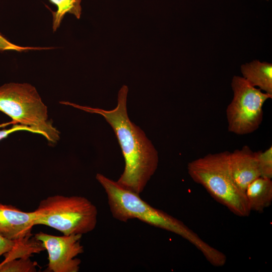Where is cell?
<instances>
[{
  "instance_id": "6da1fadb",
  "label": "cell",
  "mask_w": 272,
  "mask_h": 272,
  "mask_svg": "<svg viewBox=\"0 0 272 272\" xmlns=\"http://www.w3.org/2000/svg\"><path fill=\"white\" fill-rule=\"evenodd\" d=\"M128 87L123 85L118 94L117 105L113 109L105 110L71 105L88 112L102 115L113 129L125 161L123 173L116 181L123 187L140 194L145 189L158 165V154L145 132L128 116L126 107Z\"/></svg>"
},
{
  "instance_id": "7a4b0ae2",
  "label": "cell",
  "mask_w": 272,
  "mask_h": 272,
  "mask_svg": "<svg viewBox=\"0 0 272 272\" xmlns=\"http://www.w3.org/2000/svg\"><path fill=\"white\" fill-rule=\"evenodd\" d=\"M107 195L110 211L114 218L123 222L137 219L153 226L176 234L196 248L203 244L198 235L182 221L155 208L131 190L100 173L96 175Z\"/></svg>"
},
{
  "instance_id": "3957f363",
  "label": "cell",
  "mask_w": 272,
  "mask_h": 272,
  "mask_svg": "<svg viewBox=\"0 0 272 272\" xmlns=\"http://www.w3.org/2000/svg\"><path fill=\"white\" fill-rule=\"evenodd\" d=\"M229 152L209 154L187 165L193 181L202 186L217 202L233 214L246 217L251 213L245 192L234 183L229 170Z\"/></svg>"
},
{
  "instance_id": "277c9868",
  "label": "cell",
  "mask_w": 272,
  "mask_h": 272,
  "mask_svg": "<svg viewBox=\"0 0 272 272\" xmlns=\"http://www.w3.org/2000/svg\"><path fill=\"white\" fill-rule=\"evenodd\" d=\"M34 211V226H47L64 235L86 234L95 228L97 222L96 206L83 196H49Z\"/></svg>"
},
{
  "instance_id": "5b68a950",
  "label": "cell",
  "mask_w": 272,
  "mask_h": 272,
  "mask_svg": "<svg viewBox=\"0 0 272 272\" xmlns=\"http://www.w3.org/2000/svg\"><path fill=\"white\" fill-rule=\"evenodd\" d=\"M0 111L16 123L30 127L50 143L59 139V132L48 119L47 106L30 84L10 83L1 86Z\"/></svg>"
},
{
  "instance_id": "8992f818",
  "label": "cell",
  "mask_w": 272,
  "mask_h": 272,
  "mask_svg": "<svg viewBox=\"0 0 272 272\" xmlns=\"http://www.w3.org/2000/svg\"><path fill=\"white\" fill-rule=\"evenodd\" d=\"M231 87L233 97L226 111L228 130L238 135L252 133L260 125L263 105L272 95L262 92L238 76L233 77Z\"/></svg>"
},
{
  "instance_id": "52a82bcc",
  "label": "cell",
  "mask_w": 272,
  "mask_h": 272,
  "mask_svg": "<svg viewBox=\"0 0 272 272\" xmlns=\"http://www.w3.org/2000/svg\"><path fill=\"white\" fill-rule=\"evenodd\" d=\"M81 234L54 236L42 232L34 235L48 254L47 271L78 272L81 261L76 257L84 252Z\"/></svg>"
},
{
  "instance_id": "ba28073f",
  "label": "cell",
  "mask_w": 272,
  "mask_h": 272,
  "mask_svg": "<svg viewBox=\"0 0 272 272\" xmlns=\"http://www.w3.org/2000/svg\"><path fill=\"white\" fill-rule=\"evenodd\" d=\"M228 164L234 183L244 192L251 182L260 176L256 152L247 146L230 152Z\"/></svg>"
},
{
  "instance_id": "9c48e42d",
  "label": "cell",
  "mask_w": 272,
  "mask_h": 272,
  "mask_svg": "<svg viewBox=\"0 0 272 272\" xmlns=\"http://www.w3.org/2000/svg\"><path fill=\"white\" fill-rule=\"evenodd\" d=\"M35 211L25 212L12 205L0 203V234L12 240L31 236Z\"/></svg>"
},
{
  "instance_id": "30bf717a",
  "label": "cell",
  "mask_w": 272,
  "mask_h": 272,
  "mask_svg": "<svg viewBox=\"0 0 272 272\" xmlns=\"http://www.w3.org/2000/svg\"><path fill=\"white\" fill-rule=\"evenodd\" d=\"M245 193L250 211L262 212L272 202L271 179L258 177L248 185Z\"/></svg>"
},
{
  "instance_id": "8fae6325",
  "label": "cell",
  "mask_w": 272,
  "mask_h": 272,
  "mask_svg": "<svg viewBox=\"0 0 272 272\" xmlns=\"http://www.w3.org/2000/svg\"><path fill=\"white\" fill-rule=\"evenodd\" d=\"M241 72L249 84L272 95V64L255 60L241 66Z\"/></svg>"
},
{
  "instance_id": "7c38bea8",
  "label": "cell",
  "mask_w": 272,
  "mask_h": 272,
  "mask_svg": "<svg viewBox=\"0 0 272 272\" xmlns=\"http://www.w3.org/2000/svg\"><path fill=\"white\" fill-rule=\"evenodd\" d=\"M57 7V11L52 12V28L55 31L66 13L73 14L77 19H80L81 15L82 0H49Z\"/></svg>"
},
{
  "instance_id": "4fadbf2b",
  "label": "cell",
  "mask_w": 272,
  "mask_h": 272,
  "mask_svg": "<svg viewBox=\"0 0 272 272\" xmlns=\"http://www.w3.org/2000/svg\"><path fill=\"white\" fill-rule=\"evenodd\" d=\"M37 264L30 257L15 259L0 263V272H35Z\"/></svg>"
},
{
  "instance_id": "5bb4252c",
  "label": "cell",
  "mask_w": 272,
  "mask_h": 272,
  "mask_svg": "<svg viewBox=\"0 0 272 272\" xmlns=\"http://www.w3.org/2000/svg\"><path fill=\"white\" fill-rule=\"evenodd\" d=\"M261 177L272 178V147L264 151L256 152Z\"/></svg>"
},
{
  "instance_id": "9a60e30c",
  "label": "cell",
  "mask_w": 272,
  "mask_h": 272,
  "mask_svg": "<svg viewBox=\"0 0 272 272\" xmlns=\"http://www.w3.org/2000/svg\"><path fill=\"white\" fill-rule=\"evenodd\" d=\"M24 238L12 240L0 234V256L7 253H13L21 248L24 244Z\"/></svg>"
},
{
  "instance_id": "2e32d148",
  "label": "cell",
  "mask_w": 272,
  "mask_h": 272,
  "mask_svg": "<svg viewBox=\"0 0 272 272\" xmlns=\"http://www.w3.org/2000/svg\"><path fill=\"white\" fill-rule=\"evenodd\" d=\"M50 49L49 47H24L17 45L11 43L0 33V51L14 50L19 52L30 50Z\"/></svg>"
},
{
  "instance_id": "e0dca14e",
  "label": "cell",
  "mask_w": 272,
  "mask_h": 272,
  "mask_svg": "<svg viewBox=\"0 0 272 272\" xmlns=\"http://www.w3.org/2000/svg\"><path fill=\"white\" fill-rule=\"evenodd\" d=\"M14 124L13 126L10 129H5L0 130V141L2 139L7 138L10 134L17 131L26 130L33 133H35L34 131L30 127L22 125Z\"/></svg>"
},
{
  "instance_id": "ac0fdd59",
  "label": "cell",
  "mask_w": 272,
  "mask_h": 272,
  "mask_svg": "<svg viewBox=\"0 0 272 272\" xmlns=\"http://www.w3.org/2000/svg\"><path fill=\"white\" fill-rule=\"evenodd\" d=\"M13 124V121H11V122H7V123H2V124H0V127H4L6 126H7L8 125V124L9 125L10 124Z\"/></svg>"
},
{
  "instance_id": "d6986e66",
  "label": "cell",
  "mask_w": 272,
  "mask_h": 272,
  "mask_svg": "<svg viewBox=\"0 0 272 272\" xmlns=\"http://www.w3.org/2000/svg\"><path fill=\"white\" fill-rule=\"evenodd\" d=\"M266 1H269V0H266Z\"/></svg>"
}]
</instances>
